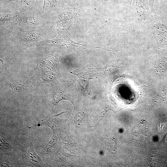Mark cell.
<instances>
[{
  "label": "cell",
  "mask_w": 167,
  "mask_h": 167,
  "mask_svg": "<svg viewBox=\"0 0 167 167\" xmlns=\"http://www.w3.org/2000/svg\"><path fill=\"white\" fill-rule=\"evenodd\" d=\"M9 86L13 91L19 92L26 90L27 87V84L23 81L19 80L11 83Z\"/></svg>",
  "instance_id": "cell-7"
},
{
  "label": "cell",
  "mask_w": 167,
  "mask_h": 167,
  "mask_svg": "<svg viewBox=\"0 0 167 167\" xmlns=\"http://www.w3.org/2000/svg\"><path fill=\"white\" fill-rule=\"evenodd\" d=\"M163 141L165 142H166L167 141V134L163 138Z\"/></svg>",
  "instance_id": "cell-13"
},
{
  "label": "cell",
  "mask_w": 167,
  "mask_h": 167,
  "mask_svg": "<svg viewBox=\"0 0 167 167\" xmlns=\"http://www.w3.org/2000/svg\"><path fill=\"white\" fill-rule=\"evenodd\" d=\"M26 159L33 165L41 166L42 165L41 160L36 153L33 147L32 143L30 141L28 151L26 155Z\"/></svg>",
  "instance_id": "cell-6"
},
{
  "label": "cell",
  "mask_w": 167,
  "mask_h": 167,
  "mask_svg": "<svg viewBox=\"0 0 167 167\" xmlns=\"http://www.w3.org/2000/svg\"><path fill=\"white\" fill-rule=\"evenodd\" d=\"M57 139L56 136L54 135L52 136L50 141L44 148V150L46 152H48L51 150L52 148L56 142Z\"/></svg>",
  "instance_id": "cell-10"
},
{
  "label": "cell",
  "mask_w": 167,
  "mask_h": 167,
  "mask_svg": "<svg viewBox=\"0 0 167 167\" xmlns=\"http://www.w3.org/2000/svg\"><path fill=\"white\" fill-rule=\"evenodd\" d=\"M66 35L59 34L54 39H45L41 42V45L55 46L70 51L72 48L73 42Z\"/></svg>",
  "instance_id": "cell-2"
},
{
  "label": "cell",
  "mask_w": 167,
  "mask_h": 167,
  "mask_svg": "<svg viewBox=\"0 0 167 167\" xmlns=\"http://www.w3.org/2000/svg\"><path fill=\"white\" fill-rule=\"evenodd\" d=\"M18 16L14 14H6L0 12V20L1 22L12 20Z\"/></svg>",
  "instance_id": "cell-9"
},
{
  "label": "cell",
  "mask_w": 167,
  "mask_h": 167,
  "mask_svg": "<svg viewBox=\"0 0 167 167\" xmlns=\"http://www.w3.org/2000/svg\"><path fill=\"white\" fill-rule=\"evenodd\" d=\"M140 0H137L133 9V15L136 22L142 24L148 18L150 13L149 9L144 2Z\"/></svg>",
  "instance_id": "cell-3"
},
{
  "label": "cell",
  "mask_w": 167,
  "mask_h": 167,
  "mask_svg": "<svg viewBox=\"0 0 167 167\" xmlns=\"http://www.w3.org/2000/svg\"><path fill=\"white\" fill-rule=\"evenodd\" d=\"M109 0H101V3L102 5L105 4Z\"/></svg>",
  "instance_id": "cell-12"
},
{
  "label": "cell",
  "mask_w": 167,
  "mask_h": 167,
  "mask_svg": "<svg viewBox=\"0 0 167 167\" xmlns=\"http://www.w3.org/2000/svg\"><path fill=\"white\" fill-rule=\"evenodd\" d=\"M18 38L21 42L26 43L38 41L41 39L38 34L32 31H21L18 33Z\"/></svg>",
  "instance_id": "cell-5"
},
{
  "label": "cell",
  "mask_w": 167,
  "mask_h": 167,
  "mask_svg": "<svg viewBox=\"0 0 167 167\" xmlns=\"http://www.w3.org/2000/svg\"><path fill=\"white\" fill-rule=\"evenodd\" d=\"M147 19L148 30L158 42L167 40V26L160 21L155 13L150 14Z\"/></svg>",
  "instance_id": "cell-1"
},
{
  "label": "cell",
  "mask_w": 167,
  "mask_h": 167,
  "mask_svg": "<svg viewBox=\"0 0 167 167\" xmlns=\"http://www.w3.org/2000/svg\"><path fill=\"white\" fill-rule=\"evenodd\" d=\"M15 22L21 26L28 27H35L40 24L39 19L36 17L24 14L18 16Z\"/></svg>",
  "instance_id": "cell-4"
},
{
  "label": "cell",
  "mask_w": 167,
  "mask_h": 167,
  "mask_svg": "<svg viewBox=\"0 0 167 167\" xmlns=\"http://www.w3.org/2000/svg\"><path fill=\"white\" fill-rule=\"evenodd\" d=\"M60 3L59 0H44L43 11H47L55 7Z\"/></svg>",
  "instance_id": "cell-8"
},
{
  "label": "cell",
  "mask_w": 167,
  "mask_h": 167,
  "mask_svg": "<svg viewBox=\"0 0 167 167\" xmlns=\"http://www.w3.org/2000/svg\"><path fill=\"white\" fill-rule=\"evenodd\" d=\"M1 1L6 2H14L22 3L27 6H29V2L25 0H0Z\"/></svg>",
  "instance_id": "cell-11"
}]
</instances>
